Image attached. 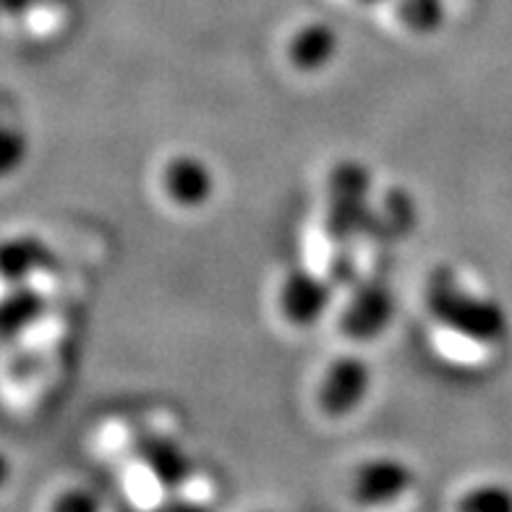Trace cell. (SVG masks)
Listing matches in <instances>:
<instances>
[{"mask_svg":"<svg viewBox=\"0 0 512 512\" xmlns=\"http://www.w3.org/2000/svg\"><path fill=\"white\" fill-rule=\"evenodd\" d=\"M434 317L445 319L455 330L473 335V340H502L505 319L494 304L481 298H471V293H460L445 275L434 272V288L429 293Z\"/></svg>","mask_w":512,"mask_h":512,"instance_id":"1","label":"cell"},{"mask_svg":"<svg viewBox=\"0 0 512 512\" xmlns=\"http://www.w3.org/2000/svg\"><path fill=\"white\" fill-rule=\"evenodd\" d=\"M416 473L403 458L374 455L356 465L351 476V499L361 510H384L411 492Z\"/></svg>","mask_w":512,"mask_h":512,"instance_id":"2","label":"cell"},{"mask_svg":"<svg viewBox=\"0 0 512 512\" xmlns=\"http://www.w3.org/2000/svg\"><path fill=\"white\" fill-rule=\"evenodd\" d=\"M374 377L371 366L358 356L335 358L317 387V403L324 416L348 418L369 398Z\"/></svg>","mask_w":512,"mask_h":512,"instance_id":"3","label":"cell"},{"mask_svg":"<svg viewBox=\"0 0 512 512\" xmlns=\"http://www.w3.org/2000/svg\"><path fill=\"white\" fill-rule=\"evenodd\" d=\"M332 301L330 283L311 270H290L277 288V309L280 317L298 330H309L322 322Z\"/></svg>","mask_w":512,"mask_h":512,"instance_id":"4","label":"cell"},{"mask_svg":"<svg viewBox=\"0 0 512 512\" xmlns=\"http://www.w3.org/2000/svg\"><path fill=\"white\" fill-rule=\"evenodd\" d=\"M162 194L168 196L170 204L181 209H202L212 202L217 191L215 170L199 155H176L170 157L162 168Z\"/></svg>","mask_w":512,"mask_h":512,"instance_id":"5","label":"cell"},{"mask_svg":"<svg viewBox=\"0 0 512 512\" xmlns=\"http://www.w3.org/2000/svg\"><path fill=\"white\" fill-rule=\"evenodd\" d=\"M285 55H288V63L298 74H324L337 61V55H340V32L332 27L330 21H304L288 37Z\"/></svg>","mask_w":512,"mask_h":512,"instance_id":"6","label":"cell"},{"mask_svg":"<svg viewBox=\"0 0 512 512\" xmlns=\"http://www.w3.org/2000/svg\"><path fill=\"white\" fill-rule=\"evenodd\" d=\"M395 314V298L390 288L382 283H369L356 290L351 304L343 311V332L351 340H377L392 322Z\"/></svg>","mask_w":512,"mask_h":512,"instance_id":"7","label":"cell"},{"mask_svg":"<svg viewBox=\"0 0 512 512\" xmlns=\"http://www.w3.org/2000/svg\"><path fill=\"white\" fill-rule=\"evenodd\" d=\"M139 458L147 465L149 473L160 481L162 489H178L191 476V460L173 439L152 437L139 445Z\"/></svg>","mask_w":512,"mask_h":512,"instance_id":"8","label":"cell"},{"mask_svg":"<svg viewBox=\"0 0 512 512\" xmlns=\"http://www.w3.org/2000/svg\"><path fill=\"white\" fill-rule=\"evenodd\" d=\"M390 6L400 29L418 40H429L447 24L445 0H392Z\"/></svg>","mask_w":512,"mask_h":512,"instance_id":"9","label":"cell"},{"mask_svg":"<svg viewBox=\"0 0 512 512\" xmlns=\"http://www.w3.org/2000/svg\"><path fill=\"white\" fill-rule=\"evenodd\" d=\"M455 512H512V489L502 481H484L465 489Z\"/></svg>","mask_w":512,"mask_h":512,"instance_id":"10","label":"cell"},{"mask_svg":"<svg viewBox=\"0 0 512 512\" xmlns=\"http://www.w3.org/2000/svg\"><path fill=\"white\" fill-rule=\"evenodd\" d=\"M29 155V142L19 126L0 123V181L19 173Z\"/></svg>","mask_w":512,"mask_h":512,"instance_id":"11","label":"cell"},{"mask_svg":"<svg viewBox=\"0 0 512 512\" xmlns=\"http://www.w3.org/2000/svg\"><path fill=\"white\" fill-rule=\"evenodd\" d=\"M50 512H102V505L89 489H66L53 499Z\"/></svg>","mask_w":512,"mask_h":512,"instance_id":"12","label":"cell"},{"mask_svg":"<svg viewBox=\"0 0 512 512\" xmlns=\"http://www.w3.org/2000/svg\"><path fill=\"white\" fill-rule=\"evenodd\" d=\"M37 6H40V0H0V16L21 19V16H27Z\"/></svg>","mask_w":512,"mask_h":512,"instance_id":"13","label":"cell"},{"mask_svg":"<svg viewBox=\"0 0 512 512\" xmlns=\"http://www.w3.org/2000/svg\"><path fill=\"white\" fill-rule=\"evenodd\" d=\"M160 512H212V510H209L207 505L191 502V499H173V502H168Z\"/></svg>","mask_w":512,"mask_h":512,"instance_id":"14","label":"cell"},{"mask_svg":"<svg viewBox=\"0 0 512 512\" xmlns=\"http://www.w3.org/2000/svg\"><path fill=\"white\" fill-rule=\"evenodd\" d=\"M11 479V463H8V458L0 452V489L6 486V481Z\"/></svg>","mask_w":512,"mask_h":512,"instance_id":"15","label":"cell"},{"mask_svg":"<svg viewBox=\"0 0 512 512\" xmlns=\"http://www.w3.org/2000/svg\"><path fill=\"white\" fill-rule=\"evenodd\" d=\"M351 3L364 8H377V6H384V3H392V0H351Z\"/></svg>","mask_w":512,"mask_h":512,"instance_id":"16","label":"cell"}]
</instances>
